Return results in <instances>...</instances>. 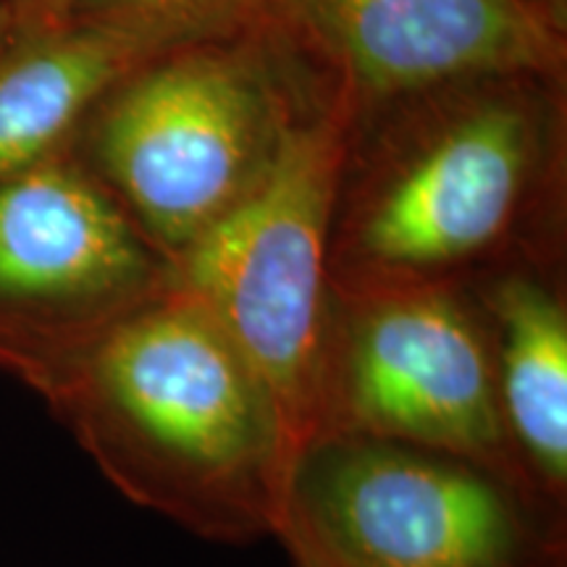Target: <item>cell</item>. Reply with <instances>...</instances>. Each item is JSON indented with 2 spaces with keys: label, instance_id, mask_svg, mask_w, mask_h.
I'll return each instance as SVG.
<instances>
[{
  "label": "cell",
  "instance_id": "3957f363",
  "mask_svg": "<svg viewBox=\"0 0 567 567\" xmlns=\"http://www.w3.org/2000/svg\"><path fill=\"white\" fill-rule=\"evenodd\" d=\"M279 538L326 567H565V515L467 460L354 434L300 452Z\"/></svg>",
  "mask_w": 567,
  "mask_h": 567
},
{
  "label": "cell",
  "instance_id": "30bf717a",
  "mask_svg": "<svg viewBox=\"0 0 567 567\" xmlns=\"http://www.w3.org/2000/svg\"><path fill=\"white\" fill-rule=\"evenodd\" d=\"M496 392L513 455L530 492L565 515L567 505V310L530 274H507L486 289Z\"/></svg>",
  "mask_w": 567,
  "mask_h": 567
},
{
  "label": "cell",
  "instance_id": "9c48e42d",
  "mask_svg": "<svg viewBox=\"0 0 567 567\" xmlns=\"http://www.w3.org/2000/svg\"><path fill=\"white\" fill-rule=\"evenodd\" d=\"M172 51L155 34L84 21L13 34L0 51V179L71 145L118 82Z\"/></svg>",
  "mask_w": 567,
  "mask_h": 567
},
{
  "label": "cell",
  "instance_id": "277c9868",
  "mask_svg": "<svg viewBox=\"0 0 567 567\" xmlns=\"http://www.w3.org/2000/svg\"><path fill=\"white\" fill-rule=\"evenodd\" d=\"M323 434L467 460L542 502L502 421L492 329L455 279L331 274Z\"/></svg>",
  "mask_w": 567,
  "mask_h": 567
},
{
  "label": "cell",
  "instance_id": "ba28073f",
  "mask_svg": "<svg viewBox=\"0 0 567 567\" xmlns=\"http://www.w3.org/2000/svg\"><path fill=\"white\" fill-rule=\"evenodd\" d=\"M271 13L375 97L563 63V38L538 0H271Z\"/></svg>",
  "mask_w": 567,
  "mask_h": 567
},
{
  "label": "cell",
  "instance_id": "7a4b0ae2",
  "mask_svg": "<svg viewBox=\"0 0 567 567\" xmlns=\"http://www.w3.org/2000/svg\"><path fill=\"white\" fill-rule=\"evenodd\" d=\"M344 155V103L295 118L264 179L172 260V287L200 302L264 379L295 460L321 434Z\"/></svg>",
  "mask_w": 567,
  "mask_h": 567
},
{
  "label": "cell",
  "instance_id": "6da1fadb",
  "mask_svg": "<svg viewBox=\"0 0 567 567\" xmlns=\"http://www.w3.org/2000/svg\"><path fill=\"white\" fill-rule=\"evenodd\" d=\"M42 400L137 507L208 542L279 536L295 467L279 408L182 289L124 318Z\"/></svg>",
  "mask_w": 567,
  "mask_h": 567
},
{
  "label": "cell",
  "instance_id": "52a82bcc",
  "mask_svg": "<svg viewBox=\"0 0 567 567\" xmlns=\"http://www.w3.org/2000/svg\"><path fill=\"white\" fill-rule=\"evenodd\" d=\"M530 155L534 126L517 105L460 113L352 210L331 274L452 279L507 239Z\"/></svg>",
  "mask_w": 567,
  "mask_h": 567
},
{
  "label": "cell",
  "instance_id": "8fae6325",
  "mask_svg": "<svg viewBox=\"0 0 567 567\" xmlns=\"http://www.w3.org/2000/svg\"><path fill=\"white\" fill-rule=\"evenodd\" d=\"M271 13V0H71L63 21L155 34L172 48L200 45Z\"/></svg>",
  "mask_w": 567,
  "mask_h": 567
},
{
  "label": "cell",
  "instance_id": "8992f818",
  "mask_svg": "<svg viewBox=\"0 0 567 567\" xmlns=\"http://www.w3.org/2000/svg\"><path fill=\"white\" fill-rule=\"evenodd\" d=\"M71 145L0 179V371L40 396L172 284Z\"/></svg>",
  "mask_w": 567,
  "mask_h": 567
},
{
  "label": "cell",
  "instance_id": "5bb4252c",
  "mask_svg": "<svg viewBox=\"0 0 567 567\" xmlns=\"http://www.w3.org/2000/svg\"><path fill=\"white\" fill-rule=\"evenodd\" d=\"M289 555H292L297 567H326V565H321V563H318V559H313L310 555H302V551H289Z\"/></svg>",
  "mask_w": 567,
  "mask_h": 567
},
{
  "label": "cell",
  "instance_id": "4fadbf2b",
  "mask_svg": "<svg viewBox=\"0 0 567 567\" xmlns=\"http://www.w3.org/2000/svg\"><path fill=\"white\" fill-rule=\"evenodd\" d=\"M13 38V30H11V17L9 11H6V3L0 0V51H3L6 45H9V40Z\"/></svg>",
  "mask_w": 567,
  "mask_h": 567
},
{
  "label": "cell",
  "instance_id": "5b68a950",
  "mask_svg": "<svg viewBox=\"0 0 567 567\" xmlns=\"http://www.w3.org/2000/svg\"><path fill=\"white\" fill-rule=\"evenodd\" d=\"M295 116L258 55L163 53L90 113L97 179L172 260L264 179Z\"/></svg>",
  "mask_w": 567,
  "mask_h": 567
},
{
  "label": "cell",
  "instance_id": "7c38bea8",
  "mask_svg": "<svg viewBox=\"0 0 567 567\" xmlns=\"http://www.w3.org/2000/svg\"><path fill=\"white\" fill-rule=\"evenodd\" d=\"M13 34H27L61 24L71 0H3Z\"/></svg>",
  "mask_w": 567,
  "mask_h": 567
}]
</instances>
